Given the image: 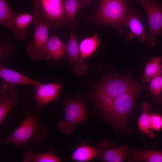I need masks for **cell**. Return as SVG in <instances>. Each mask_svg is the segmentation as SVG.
Wrapping results in <instances>:
<instances>
[{
    "label": "cell",
    "mask_w": 162,
    "mask_h": 162,
    "mask_svg": "<svg viewBox=\"0 0 162 162\" xmlns=\"http://www.w3.org/2000/svg\"><path fill=\"white\" fill-rule=\"evenodd\" d=\"M40 108L36 104L26 105L23 109L26 116L23 122L2 142L5 144H14L17 148L30 140L37 144H42L47 136L48 128L39 119Z\"/></svg>",
    "instance_id": "6da1fadb"
},
{
    "label": "cell",
    "mask_w": 162,
    "mask_h": 162,
    "mask_svg": "<svg viewBox=\"0 0 162 162\" xmlns=\"http://www.w3.org/2000/svg\"><path fill=\"white\" fill-rule=\"evenodd\" d=\"M131 11L126 0H101L94 17L100 24L110 26L122 33Z\"/></svg>",
    "instance_id": "7a4b0ae2"
},
{
    "label": "cell",
    "mask_w": 162,
    "mask_h": 162,
    "mask_svg": "<svg viewBox=\"0 0 162 162\" xmlns=\"http://www.w3.org/2000/svg\"><path fill=\"white\" fill-rule=\"evenodd\" d=\"M34 9L44 18L50 28L56 31L62 26L73 29L65 12L62 0H33Z\"/></svg>",
    "instance_id": "3957f363"
},
{
    "label": "cell",
    "mask_w": 162,
    "mask_h": 162,
    "mask_svg": "<svg viewBox=\"0 0 162 162\" xmlns=\"http://www.w3.org/2000/svg\"><path fill=\"white\" fill-rule=\"evenodd\" d=\"M33 23L34 26V42L29 44L26 49L29 56L35 60H48L45 53V46L48 40L49 26L43 17L33 10Z\"/></svg>",
    "instance_id": "277c9868"
},
{
    "label": "cell",
    "mask_w": 162,
    "mask_h": 162,
    "mask_svg": "<svg viewBox=\"0 0 162 162\" xmlns=\"http://www.w3.org/2000/svg\"><path fill=\"white\" fill-rule=\"evenodd\" d=\"M136 87L115 98L107 114L114 124L119 128L125 125L134 100L139 91Z\"/></svg>",
    "instance_id": "5b68a950"
},
{
    "label": "cell",
    "mask_w": 162,
    "mask_h": 162,
    "mask_svg": "<svg viewBox=\"0 0 162 162\" xmlns=\"http://www.w3.org/2000/svg\"><path fill=\"white\" fill-rule=\"evenodd\" d=\"M64 111V117L59 122L58 128L62 133L68 135L73 131L75 124L85 120V110L80 102L71 100L65 102Z\"/></svg>",
    "instance_id": "8992f818"
},
{
    "label": "cell",
    "mask_w": 162,
    "mask_h": 162,
    "mask_svg": "<svg viewBox=\"0 0 162 162\" xmlns=\"http://www.w3.org/2000/svg\"><path fill=\"white\" fill-rule=\"evenodd\" d=\"M137 0L143 7L147 17L150 36L148 44L153 46L156 38L162 34V4L154 0Z\"/></svg>",
    "instance_id": "52a82bcc"
},
{
    "label": "cell",
    "mask_w": 162,
    "mask_h": 162,
    "mask_svg": "<svg viewBox=\"0 0 162 162\" xmlns=\"http://www.w3.org/2000/svg\"><path fill=\"white\" fill-rule=\"evenodd\" d=\"M136 87L126 79L114 77L102 83L98 89L97 95L107 96L114 100L118 96Z\"/></svg>",
    "instance_id": "ba28073f"
},
{
    "label": "cell",
    "mask_w": 162,
    "mask_h": 162,
    "mask_svg": "<svg viewBox=\"0 0 162 162\" xmlns=\"http://www.w3.org/2000/svg\"><path fill=\"white\" fill-rule=\"evenodd\" d=\"M33 98L36 104L40 107L58 98L59 92L62 88L60 84L50 83L42 84L40 82L33 86Z\"/></svg>",
    "instance_id": "9c48e42d"
},
{
    "label": "cell",
    "mask_w": 162,
    "mask_h": 162,
    "mask_svg": "<svg viewBox=\"0 0 162 162\" xmlns=\"http://www.w3.org/2000/svg\"><path fill=\"white\" fill-rule=\"evenodd\" d=\"M65 55L72 66L74 72L76 74L82 75L85 73L88 64L80 58L79 48L73 29L66 45Z\"/></svg>",
    "instance_id": "30bf717a"
},
{
    "label": "cell",
    "mask_w": 162,
    "mask_h": 162,
    "mask_svg": "<svg viewBox=\"0 0 162 162\" xmlns=\"http://www.w3.org/2000/svg\"><path fill=\"white\" fill-rule=\"evenodd\" d=\"M17 14L10 8L5 0H0V24L9 30L16 40H22L26 37L28 31H20L15 27L14 20Z\"/></svg>",
    "instance_id": "8fae6325"
},
{
    "label": "cell",
    "mask_w": 162,
    "mask_h": 162,
    "mask_svg": "<svg viewBox=\"0 0 162 162\" xmlns=\"http://www.w3.org/2000/svg\"><path fill=\"white\" fill-rule=\"evenodd\" d=\"M110 144L106 142L100 143L96 149L97 157L105 162H123L126 157L128 146L114 148L110 146Z\"/></svg>",
    "instance_id": "7c38bea8"
},
{
    "label": "cell",
    "mask_w": 162,
    "mask_h": 162,
    "mask_svg": "<svg viewBox=\"0 0 162 162\" xmlns=\"http://www.w3.org/2000/svg\"><path fill=\"white\" fill-rule=\"evenodd\" d=\"M15 86L8 84L1 85L0 89V124L17 102L18 95Z\"/></svg>",
    "instance_id": "4fadbf2b"
},
{
    "label": "cell",
    "mask_w": 162,
    "mask_h": 162,
    "mask_svg": "<svg viewBox=\"0 0 162 162\" xmlns=\"http://www.w3.org/2000/svg\"><path fill=\"white\" fill-rule=\"evenodd\" d=\"M139 19V14L132 11L127 17L124 24L128 26L130 29V32L127 37L128 39L135 38L139 41H144L149 39V35L146 32Z\"/></svg>",
    "instance_id": "5bb4252c"
},
{
    "label": "cell",
    "mask_w": 162,
    "mask_h": 162,
    "mask_svg": "<svg viewBox=\"0 0 162 162\" xmlns=\"http://www.w3.org/2000/svg\"><path fill=\"white\" fill-rule=\"evenodd\" d=\"M0 76L2 81L15 86L18 84L34 86L39 82L20 72L2 66L0 67Z\"/></svg>",
    "instance_id": "9a60e30c"
},
{
    "label": "cell",
    "mask_w": 162,
    "mask_h": 162,
    "mask_svg": "<svg viewBox=\"0 0 162 162\" xmlns=\"http://www.w3.org/2000/svg\"><path fill=\"white\" fill-rule=\"evenodd\" d=\"M66 45L56 34L48 39L45 51L48 60L52 58L55 60L60 59L65 55Z\"/></svg>",
    "instance_id": "2e32d148"
},
{
    "label": "cell",
    "mask_w": 162,
    "mask_h": 162,
    "mask_svg": "<svg viewBox=\"0 0 162 162\" xmlns=\"http://www.w3.org/2000/svg\"><path fill=\"white\" fill-rule=\"evenodd\" d=\"M100 43L99 36L97 33L82 40L79 46L81 59L82 60L92 55L97 49Z\"/></svg>",
    "instance_id": "e0dca14e"
},
{
    "label": "cell",
    "mask_w": 162,
    "mask_h": 162,
    "mask_svg": "<svg viewBox=\"0 0 162 162\" xmlns=\"http://www.w3.org/2000/svg\"><path fill=\"white\" fill-rule=\"evenodd\" d=\"M61 161L53 152L51 148L47 152L39 154L34 153L31 150L28 151L23 160V162H59Z\"/></svg>",
    "instance_id": "ac0fdd59"
},
{
    "label": "cell",
    "mask_w": 162,
    "mask_h": 162,
    "mask_svg": "<svg viewBox=\"0 0 162 162\" xmlns=\"http://www.w3.org/2000/svg\"><path fill=\"white\" fill-rule=\"evenodd\" d=\"M142 111L138 121L139 129L151 137L154 136V134L151 129V115L149 113L150 107L146 102H143L142 105Z\"/></svg>",
    "instance_id": "d6986e66"
},
{
    "label": "cell",
    "mask_w": 162,
    "mask_h": 162,
    "mask_svg": "<svg viewBox=\"0 0 162 162\" xmlns=\"http://www.w3.org/2000/svg\"><path fill=\"white\" fill-rule=\"evenodd\" d=\"M98 153L97 149L88 145H83L76 148L70 158L80 162L88 161L97 156Z\"/></svg>",
    "instance_id": "ffe728a7"
},
{
    "label": "cell",
    "mask_w": 162,
    "mask_h": 162,
    "mask_svg": "<svg viewBox=\"0 0 162 162\" xmlns=\"http://www.w3.org/2000/svg\"><path fill=\"white\" fill-rule=\"evenodd\" d=\"M131 157L135 161L162 162V151L153 150L135 151Z\"/></svg>",
    "instance_id": "44dd1931"
},
{
    "label": "cell",
    "mask_w": 162,
    "mask_h": 162,
    "mask_svg": "<svg viewBox=\"0 0 162 162\" xmlns=\"http://www.w3.org/2000/svg\"><path fill=\"white\" fill-rule=\"evenodd\" d=\"M160 61L159 57H155L146 64L143 79L144 82L150 81L153 78L160 74L162 71Z\"/></svg>",
    "instance_id": "7402d4cb"
},
{
    "label": "cell",
    "mask_w": 162,
    "mask_h": 162,
    "mask_svg": "<svg viewBox=\"0 0 162 162\" xmlns=\"http://www.w3.org/2000/svg\"><path fill=\"white\" fill-rule=\"evenodd\" d=\"M15 53L14 49L8 41L2 38L0 39V62L1 66L6 64L8 58L14 57Z\"/></svg>",
    "instance_id": "603a6c76"
},
{
    "label": "cell",
    "mask_w": 162,
    "mask_h": 162,
    "mask_svg": "<svg viewBox=\"0 0 162 162\" xmlns=\"http://www.w3.org/2000/svg\"><path fill=\"white\" fill-rule=\"evenodd\" d=\"M64 10L67 17L71 22L74 28V17L79 8L80 0H62Z\"/></svg>",
    "instance_id": "cb8c5ba5"
},
{
    "label": "cell",
    "mask_w": 162,
    "mask_h": 162,
    "mask_svg": "<svg viewBox=\"0 0 162 162\" xmlns=\"http://www.w3.org/2000/svg\"><path fill=\"white\" fill-rule=\"evenodd\" d=\"M33 14L27 13H22L17 15L14 18V23L16 28L20 31H24L33 20Z\"/></svg>",
    "instance_id": "d4e9b609"
},
{
    "label": "cell",
    "mask_w": 162,
    "mask_h": 162,
    "mask_svg": "<svg viewBox=\"0 0 162 162\" xmlns=\"http://www.w3.org/2000/svg\"><path fill=\"white\" fill-rule=\"evenodd\" d=\"M150 88L154 95H159L162 90V76L160 74L152 78L151 81Z\"/></svg>",
    "instance_id": "484cf974"
},
{
    "label": "cell",
    "mask_w": 162,
    "mask_h": 162,
    "mask_svg": "<svg viewBox=\"0 0 162 162\" xmlns=\"http://www.w3.org/2000/svg\"><path fill=\"white\" fill-rule=\"evenodd\" d=\"M151 129L158 131L162 129V116L158 114L153 113L151 114Z\"/></svg>",
    "instance_id": "4316f807"
},
{
    "label": "cell",
    "mask_w": 162,
    "mask_h": 162,
    "mask_svg": "<svg viewBox=\"0 0 162 162\" xmlns=\"http://www.w3.org/2000/svg\"><path fill=\"white\" fill-rule=\"evenodd\" d=\"M92 0H80L79 8H82Z\"/></svg>",
    "instance_id": "83f0119b"
}]
</instances>
